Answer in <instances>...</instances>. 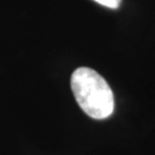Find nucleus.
Wrapping results in <instances>:
<instances>
[{
  "instance_id": "f257e3e1",
  "label": "nucleus",
  "mask_w": 155,
  "mask_h": 155,
  "mask_svg": "<svg viewBox=\"0 0 155 155\" xmlns=\"http://www.w3.org/2000/svg\"><path fill=\"white\" fill-rule=\"evenodd\" d=\"M71 90L79 107L87 116L105 120L114 111V94L100 74L87 67H81L71 75Z\"/></svg>"
},
{
  "instance_id": "f03ea898",
  "label": "nucleus",
  "mask_w": 155,
  "mask_h": 155,
  "mask_svg": "<svg viewBox=\"0 0 155 155\" xmlns=\"http://www.w3.org/2000/svg\"><path fill=\"white\" fill-rule=\"evenodd\" d=\"M94 1L110 9H117L122 2V0H94Z\"/></svg>"
}]
</instances>
